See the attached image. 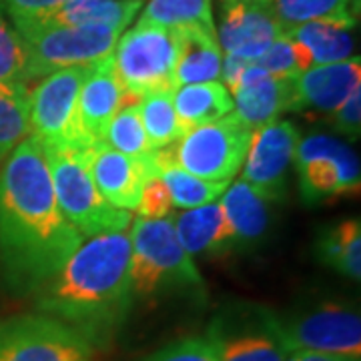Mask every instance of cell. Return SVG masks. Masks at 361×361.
Masks as SVG:
<instances>
[{"mask_svg":"<svg viewBox=\"0 0 361 361\" xmlns=\"http://www.w3.org/2000/svg\"><path fill=\"white\" fill-rule=\"evenodd\" d=\"M82 243L52 189L40 142L28 135L0 167V269L16 295H37Z\"/></svg>","mask_w":361,"mask_h":361,"instance_id":"obj_1","label":"cell"},{"mask_svg":"<svg viewBox=\"0 0 361 361\" xmlns=\"http://www.w3.org/2000/svg\"><path fill=\"white\" fill-rule=\"evenodd\" d=\"M130 237L106 233L80 243L73 257L37 293L42 315L66 323L94 348L109 343L129 319L135 303Z\"/></svg>","mask_w":361,"mask_h":361,"instance_id":"obj_2","label":"cell"},{"mask_svg":"<svg viewBox=\"0 0 361 361\" xmlns=\"http://www.w3.org/2000/svg\"><path fill=\"white\" fill-rule=\"evenodd\" d=\"M130 247V281L135 297L205 287L193 259L180 245L171 219L139 217L133 221Z\"/></svg>","mask_w":361,"mask_h":361,"instance_id":"obj_3","label":"cell"},{"mask_svg":"<svg viewBox=\"0 0 361 361\" xmlns=\"http://www.w3.org/2000/svg\"><path fill=\"white\" fill-rule=\"evenodd\" d=\"M23 39L30 80H40L68 66L97 65L111 56L121 32L111 28L65 26L51 18L13 23Z\"/></svg>","mask_w":361,"mask_h":361,"instance_id":"obj_4","label":"cell"},{"mask_svg":"<svg viewBox=\"0 0 361 361\" xmlns=\"http://www.w3.org/2000/svg\"><path fill=\"white\" fill-rule=\"evenodd\" d=\"M92 65L68 66L40 78L30 89V135L47 155L89 151L78 125L77 103Z\"/></svg>","mask_w":361,"mask_h":361,"instance_id":"obj_5","label":"cell"},{"mask_svg":"<svg viewBox=\"0 0 361 361\" xmlns=\"http://www.w3.org/2000/svg\"><path fill=\"white\" fill-rule=\"evenodd\" d=\"M205 339L217 361H287L277 311L253 301L225 303L209 322Z\"/></svg>","mask_w":361,"mask_h":361,"instance_id":"obj_6","label":"cell"},{"mask_svg":"<svg viewBox=\"0 0 361 361\" xmlns=\"http://www.w3.org/2000/svg\"><path fill=\"white\" fill-rule=\"evenodd\" d=\"M47 155V153H44ZM59 209L82 237L125 233L133 223L130 211L109 205L89 173L87 151L47 155Z\"/></svg>","mask_w":361,"mask_h":361,"instance_id":"obj_7","label":"cell"},{"mask_svg":"<svg viewBox=\"0 0 361 361\" xmlns=\"http://www.w3.org/2000/svg\"><path fill=\"white\" fill-rule=\"evenodd\" d=\"M175 30L141 20L116 40L113 51L116 80L135 99L159 90L175 92Z\"/></svg>","mask_w":361,"mask_h":361,"instance_id":"obj_8","label":"cell"},{"mask_svg":"<svg viewBox=\"0 0 361 361\" xmlns=\"http://www.w3.org/2000/svg\"><path fill=\"white\" fill-rule=\"evenodd\" d=\"M287 349L361 357L360 311L348 303L322 301L277 313Z\"/></svg>","mask_w":361,"mask_h":361,"instance_id":"obj_9","label":"cell"},{"mask_svg":"<svg viewBox=\"0 0 361 361\" xmlns=\"http://www.w3.org/2000/svg\"><path fill=\"white\" fill-rule=\"evenodd\" d=\"M293 165L305 205H319L327 199L360 191V157L348 142L334 135L311 133L299 139Z\"/></svg>","mask_w":361,"mask_h":361,"instance_id":"obj_10","label":"cell"},{"mask_svg":"<svg viewBox=\"0 0 361 361\" xmlns=\"http://www.w3.org/2000/svg\"><path fill=\"white\" fill-rule=\"evenodd\" d=\"M251 135L235 113L195 127L177 142V165L199 179L229 183L243 167Z\"/></svg>","mask_w":361,"mask_h":361,"instance_id":"obj_11","label":"cell"},{"mask_svg":"<svg viewBox=\"0 0 361 361\" xmlns=\"http://www.w3.org/2000/svg\"><path fill=\"white\" fill-rule=\"evenodd\" d=\"M94 353L87 337L49 315L0 319V361H94Z\"/></svg>","mask_w":361,"mask_h":361,"instance_id":"obj_12","label":"cell"},{"mask_svg":"<svg viewBox=\"0 0 361 361\" xmlns=\"http://www.w3.org/2000/svg\"><path fill=\"white\" fill-rule=\"evenodd\" d=\"M299 130L289 121H273L253 130L243 161L241 180L267 201H281L289 187V169L295 159Z\"/></svg>","mask_w":361,"mask_h":361,"instance_id":"obj_13","label":"cell"},{"mask_svg":"<svg viewBox=\"0 0 361 361\" xmlns=\"http://www.w3.org/2000/svg\"><path fill=\"white\" fill-rule=\"evenodd\" d=\"M217 40L227 54L257 63L273 40L283 37L271 4L263 2H221Z\"/></svg>","mask_w":361,"mask_h":361,"instance_id":"obj_14","label":"cell"},{"mask_svg":"<svg viewBox=\"0 0 361 361\" xmlns=\"http://www.w3.org/2000/svg\"><path fill=\"white\" fill-rule=\"evenodd\" d=\"M357 87H361L360 56L311 66L293 80L291 111L305 115H334Z\"/></svg>","mask_w":361,"mask_h":361,"instance_id":"obj_15","label":"cell"},{"mask_svg":"<svg viewBox=\"0 0 361 361\" xmlns=\"http://www.w3.org/2000/svg\"><path fill=\"white\" fill-rule=\"evenodd\" d=\"M123 101H125V92L115 77L113 54H111L101 63L92 65V71L78 94V125L90 149L104 142L106 129L115 118Z\"/></svg>","mask_w":361,"mask_h":361,"instance_id":"obj_16","label":"cell"},{"mask_svg":"<svg viewBox=\"0 0 361 361\" xmlns=\"http://www.w3.org/2000/svg\"><path fill=\"white\" fill-rule=\"evenodd\" d=\"M221 209L231 233V253L255 251L269 239L273 227L271 201L253 191L245 180H235L221 195Z\"/></svg>","mask_w":361,"mask_h":361,"instance_id":"obj_17","label":"cell"},{"mask_svg":"<svg viewBox=\"0 0 361 361\" xmlns=\"http://www.w3.org/2000/svg\"><path fill=\"white\" fill-rule=\"evenodd\" d=\"M89 173L97 191L103 195L109 205L133 211L141 203L142 185L147 180L145 169L127 155L101 142L87 151Z\"/></svg>","mask_w":361,"mask_h":361,"instance_id":"obj_18","label":"cell"},{"mask_svg":"<svg viewBox=\"0 0 361 361\" xmlns=\"http://www.w3.org/2000/svg\"><path fill=\"white\" fill-rule=\"evenodd\" d=\"M173 30L177 40L175 87L217 80L223 61L217 30L203 26H183Z\"/></svg>","mask_w":361,"mask_h":361,"instance_id":"obj_19","label":"cell"},{"mask_svg":"<svg viewBox=\"0 0 361 361\" xmlns=\"http://www.w3.org/2000/svg\"><path fill=\"white\" fill-rule=\"evenodd\" d=\"M175 231L189 255L219 257L231 253V233L219 203H207L177 215Z\"/></svg>","mask_w":361,"mask_h":361,"instance_id":"obj_20","label":"cell"},{"mask_svg":"<svg viewBox=\"0 0 361 361\" xmlns=\"http://www.w3.org/2000/svg\"><path fill=\"white\" fill-rule=\"evenodd\" d=\"M233 113L251 130H257L277 121L293 104V80L267 77L241 85L233 94Z\"/></svg>","mask_w":361,"mask_h":361,"instance_id":"obj_21","label":"cell"},{"mask_svg":"<svg viewBox=\"0 0 361 361\" xmlns=\"http://www.w3.org/2000/svg\"><path fill=\"white\" fill-rule=\"evenodd\" d=\"M357 20L353 18H329V20H313L305 23L289 32L287 37L303 44L311 54L313 66L341 63L353 56L355 51V37L353 28Z\"/></svg>","mask_w":361,"mask_h":361,"instance_id":"obj_22","label":"cell"},{"mask_svg":"<svg viewBox=\"0 0 361 361\" xmlns=\"http://www.w3.org/2000/svg\"><path fill=\"white\" fill-rule=\"evenodd\" d=\"M104 142L118 151L121 155H127L137 161L149 177H159V169L155 165V149L149 142L145 127L139 115V99L125 94V101L116 111L115 118L111 121Z\"/></svg>","mask_w":361,"mask_h":361,"instance_id":"obj_23","label":"cell"},{"mask_svg":"<svg viewBox=\"0 0 361 361\" xmlns=\"http://www.w3.org/2000/svg\"><path fill=\"white\" fill-rule=\"evenodd\" d=\"M141 8L142 0H66L51 20L65 26L123 32Z\"/></svg>","mask_w":361,"mask_h":361,"instance_id":"obj_24","label":"cell"},{"mask_svg":"<svg viewBox=\"0 0 361 361\" xmlns=\"http://www.w3.org/2000/svg\"><path fill=\"white\" fill-rule=\"evenodd\" d=\"M173 106L179 116V123L187 133L233 113V97L223 87V82L217 80L185 85L173 92Z\"/></svg>","mask_w":361,"mask_h":361,"instance_id":"obj_25","label":"cell"},{"mask_svg":"<svg viewBox=\"0 0 361 361\" xmlns=\"http://www.w3.org/2000/svg\"><path fill=\"white\" fill-rule=\"evenodd\" d=\"M315 255L325 267L360 281L361 277V225L357 219H345L323 227L315 239Z\"/></svg>","mask_w":361,"mask_h":361,"instance_id":"obj_26","label":"cell"},{"mask_svg":"<svg viewBox=\"0 0 361 361\" xmlns=\"http://www.w3.org/2000/svg\"><path fill=\"white\" fill-rule=\"evenodd\" d=\"M139 115L149 142L153 145L155 151L185 137V129L173 106V90L145 94L142 99H139Z\"/></svg>","mask_w":361,"mask_h":361,"instance_id":"obj_27","label":"cell"},{"mask_svg":"<svg viewBox=\"0 0 361 361\" xmlns=\"http://www.w3.org/2000/svg\"><path fill=\"white\" fill-rule=\"evenodd\" d=\"M139 20L165 28H215L211 0H149Z\"/></svg>","mask_w":361,"mask_h":361,"instance_id":"obj_28","label":"cell"},{"mask_svg":"<svg viewBox=\"0 0 361 361\" xmlns=\"http://www.w3.org/2000/svg\"><path fill=\"white\" fill-rule=\"evenodd\" d=\"M351 0H271V11L283 32L313 20H329V18H353L357 14L349 8Z\"/></svg>","mask_w":361,"mask_h":361,"instance_id":"obj_29","label":"cell"},{"mask_svg":"<svg viewBox=\"0 0 361 361\" xmlns=\"http://www.w3.org/2000/svg\"><path fill=\"white\" fill-rule=\"evenodd\" d=\"M30 90L0 87V163L30 135Z\"/></svg>","mask_w":361,"mask_h":361,"instance_id":"obj_30","label":"cell"},{"mask_svg":"<svg viewBox=\"0 0 361 361\" xmlns=\"http://www.w3.org/2000/svg\"><path fill=\"white\" fill-rule=\"evenodd\" d=\"M159 177L165 183L173 205L179 209H197V207L213 203L215 199H219L225 193L229 183H213L195 177L191 173H187L179 165H169L159 171Z\"/></svg>","mask_w":361,"mask_h":361,"instance_id":"obj_31","label":"cell"},{"mask_svg":"<svg viewBox=\"0 0 361 361\" xmlns=\"http://www.w3.org/2000/svg\"><path fill=\"white\" fill-rule=\"evenodd\" d=\"M28 61L23 39L2 14H0V87L30 90Z\"/></svg>","mask_w":361,"mask_h":361,"instance_id":"obj_32","label":"cell"},{"mask_svg":"<svg viewBox=\"0 0 361 361\" xmlns=\"http://www.w3.org/2000/svg\"><path fill=\"white\" fill-rule=\"evenodd\" d=\"M271 77L285 78V80H295L301 73L313 66L310 51L299 44L291 37H279L271 42V47L263 52V56L257 61Z\"/></svg>","mask_w":361,"mask_h":361,"instance_id":"obj_33","label":"cell"},{"mask_svg":"<svg viewBox=\"0 0 361 361\" xmlns=\"http://www.w3.org/2000/svg\"><path fill=\"white\" fill-rule=\"evenodd\" d=\"M145 361H217L205 337H187L155 351Z\"/></svg>","mask_w":361,"mask_h":361,"instance_id":"obj_34","label":"cell"},{"mask_svg":"<svg viewBox=\"0 0 361 361\" xmlns=\"http://www.w3.org/2000/svg\"><path fill=\"white\" fill-rule=\"evenodd\" d=\"M171 207H173V201L161 177H149L145 180L141 203L137 207L142 219H167Z\"/></svg>","mask_w":361,"mask_h":361,"instance_id":"obj_35","label":"cell"},{"mask_svg":"<svg viewBox=\"0 0 361 361\" xmlns=\"http://www.w3.org/2000/svg\"><path fill=\"white\" fill-rule=\"evenodd\" d=\"M66 0H4V11L13 23L51 18Z\"/></svg>","mask_w":361,"mask_h":361,"instance_id":"obj_36","label":"cell"},{"mask_svg":"<svg viewBox=\"0 0 361 361\" xmlns=\"http://www.w3.org/2000/svg\"><path fill=\"white\" fill-rule=\"evenodd\" d=\"M334 127L348 139H357L361 130V87L353 90L334 113Z\"/></svg>","mask_w":361,"mask_h":361,"instance_id":"obj_37","label":"cell"},{"mask_svg":"<svg viewBox=\"0 0 361 361\" xmlns=\"http://www.w3.org/2000/svg\"><path fill=\"white\" fill-rule=\"evenodd\" d=\"M249 66V61L241 59V56H235V54H225V59L221 61V75L223 80H225V89L229 90V94H235L239 85H241V78H243V73Z\"/></svg>","mask_w":361,"mask_h":361,"instance_id":"obj_38","label":"cell"},{"mask_svg":"<svg viewBox=\"0 0 361 361\" xmlns=\"http://www.w3.org/2000/svg\"><path fill=\"white\" fill-rule=\"evenodd\" d=\"M287 361H360L343 357V355H334V353H319V351H293Z\"/></svg>","mask_w":361,"mask_h":361,"instance_id":"obj_39","label":"cell"},{"mask_svg":"<svg viewBox=\"0 0 361 361\" xmlns=\"http://www.w3.org/2000/svg\"><path fill=\"white\" fill-rule=\"evenodd\" d=\"M221 2H263V4H271V0H221Z\"/></svg>","mask_w":361,"mask_h":361,"instance_id":"obj_40","label":"cell"},{"mask_svg":"<svg viewBox=\"0 0 361 361\" xmlns=\"http://www.w3.org/2000/svg\"><path fill=\"white\" fill-rule=\"evenodd\" d=\"M2 11H4V0H0V14H2Z\"/></svg>","mask_w":361,"mask_h":361,"instance_id":"obj_41","label":"cell"}]
</instances>
